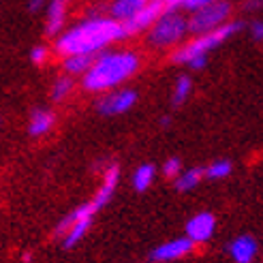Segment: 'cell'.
<instances>
[{
    "mask_svg": "<svg viewBox=\"0 0 263 263\" xmlns=\"http://www.w3.org/2000/svg\"><path fill=\"white\" fill-rule=\"evenodd\" d=\"M95 214H97V205L92 203V201H88V203H82V205H77L73 212H69L67 216H64L60 222H58V227H56V238H62L64 233L69 231V227L71 225H75L77 220H84V218H95Z\"/></svg>",
    "mask_w": 263,
    "mask_h": 263,
    "instance_id": "13",
    "label": "cell"
},
{
    "mask_svg": "<svg viewBox=\"0 0 263 263\" xmlns=\"http://www.w3.org/2000/svg\"><path fill=\"white\" fill-rule=\"evenodd\" d=\"M154 176H156L154 165H150V163L139 165V167L135 169V174H133V186H135V191H139V193L148 191L150 184L154 182Z\"/></svg>",
    "mask_w": 263,
    "mask_h": 263,
    "instance_id": "19",
    "label": "cell"
},
{
    "mask_svg": "<svg viewBox=\"0 0 263 263\" xmlns=\"http://www.w3.org/2000/svg\"><path fill=\"white\" fill-rule=\"evenodd\" d=\"M118 182H120V167H118L116 163H111V165L103 172L101 189L97 191L95 199H92V203L97 205V210H101L103 205L109 203V199L114 197V193H116V189H118Z\"/></svg>",
    "mask_w": 263,
    "mask_h": 263,
    "instance_id": "10",
    "label": "cell"
},
{
    "mask_svg": "<svg viewBox=\"0 0 263 263\" xmlns=\"http://www.w3.org/2000/svg\"><path fill=\"white\" fill-rule=\"evenodd\" d=\"M182 3L184 0H163V5H165L167 11H176L178 7H182Z\"/></svg>",
    "mask_w": 263,
    "mask_h": 263,
    "instance_id": "27",
    "label": "cell"
},
{
    "mask_svg": "<svg viewBox=\"0 0 263 263\" xmlns=\"http://www.w3.org/2000/svg\"><path fill=\"white\" fill-rule=\"evenodd\" d=\"M231 169L233 167L229 161H214L212 165H208L203 169V176H208L210 180H222V178H229Z\"/></svg>",
    "mask_w": 263,
    "mask_h": 263,
    "instance_id": "22",
    "label": "cell"
},
{
    "mask_svg": "<svg viewBox=\"0 0 263 263\" xmlns=\"http://www.w3.org/2000/svg\"><path fill=\"white\" fill-rule=\"evenodd\" d=\"M56 124V116L49 109H32L30 114V122H28V133L32 137H43L45 133H49L51 126Z\"/></svg>",
    "mask_w": 263,
    "mask_h": 263,
    "instance_id": "14",
    "label": "cell"
},
{
    "mask_svg": "<svg viewBox=\"0 0 263 263\" xmlns=\"http://www.w3.org/2000/svg\"><path fill=\"white\" fill-rule=\"evenodd\" d=\"M135 103H137V92L128 88H120V90H114L109 95H105L97 103V109L103 116H120V114H126Z\"/></svg>",
    "mask_w": 263,
    "mask_h": 263,
    "instance_id": "7",
    "label": "cell"
},
{
    "mask_svg": "<svg viewBox=\"0 0 263 263\" xmlns=\"http://www.w3.org/2000/svg\"><path fill=\"white\" fill-rule=\"evenodd\" d=\"M67 3H69V0H51V3H49V7H47V24H45L47 36H56L64 28Z\"/></svg>",
    "mask_w": 263,
    "mask_h": 263,
    "instance_id": "12",
    "label": "cell"
},
{
    "mask_svg": "<svg viewBox=\"0 0 263 263\" xmlns=\"http://www.w3.org/2000/svg\"><path fill=\"white\" fill-rule=\"evenodd\" d=\"M238 30H242V24L240 22H229V24H222L220 28L212 30V32H205V34H197V39H193L191 43L182 45L176 54L172 56L174 62L178 64H189L193 58H199V56H208L212 49H216L218 45H222L231 39Z\"/></svg>",
    "mask_w": 263,
    "mask_h": 263,
    "instance_id": "3",
    "label": "cell"
},
{
    "mask_svg": "<svg viewBox=\"0 0 263 263\" xmlns=\"http://www.w3.org/2000/svg\"><path fill=\"white\" fill-rule=\"evenodd\" d=\"M71 92H73V80H71V77H69V75L58 77L56 84L51 86V99H54L56 103H60V101L67 99Z\"/></svg>",
    "mask_w": 263,
    "mask_h": 263,
    "instance_id": "21",
    "label": "cell"
},
{
    "mask_svg": "<svg viewBox=\"0 0 263 263\" xmlns=\"http://www.w3.org/2000/svg\"><path fill=\"white\" fill-rule=\"evenodd\" d=\"M229 13H231V5L227 0H214L212 5L195 11L191 15V20H186L189 32H195V34L212 32V30L220 28L222 24H227Z\"/></svg>",
    "mask_w": 263,
    "mask_h": 263,
    "instance_id": "5",
    "label": "cell"
},
{
    "mask_svg": "<svg viewBox=\"0 0 263 263\" xmlns=\"http://www.w3.org/2000/svg\"><path fill=\"white\" fill-rule=\"evenodd\" d=\"M216 229V218L210 212H199L195 214L189 222H186V238L193 244H205L210 238L214 235Z\"/></svg>",
    "mask_w": 263,
    "mask_h": 263,
    "instance_id": "9",
    "label": "cell"
},
{
    "mask_svg": "<svg viewBox=\"0 0 263 263\" xmlns=\"http://www.w3.org/2000/svg\"><path fill=\"white\" fill-rule=\"evenodd\" d=\"M180 172H182V161H180V159L172 156V159H167V161H165V165H163V174H165V178L176 180V178L180 176Z\"/></svg>",
    "mask_w": 263,
    "mask_h": 263,
    "instance_id": "23",
    "label": "cell"
},
{
    "mask_svg": "<svg viewBox=\"0 0 263 263\" xmlns=\"http://www.w3.org/2000/svg\"><path fill=\"white\" fill-rule=\"evenodd\" d=\"M253 36L257 39V41H261V36H263V24L261 22H255L253 24Z\"/></svg>",
    "mask_w": 263,
    "mask_h": 263,
    "instance_id": "28",
    "label": "cell"
},
{
    "mask_svg": "<svg viewBox=\"0 0 263 263\" xmlns=\"http://www.w3.org/2000/svg\"><path fill=\"white\" fill-rule=\"evenodd\" d=\"M189 32V26H186V17L180 15L178 11H165L163 15L152 24L150 34H148V41L154 47H169V45H176L178 41H182Z\"/></svg>",
    "mask_w": 263,
    "mask_h": 263,
    "instance_id": "4",
    "label": "cell"
},
{
    "mask_svg": "<svg viewBox=\"0 0 263 263\" xmlns=\"http://www.w3.org/2000/svg\"><path fill=\"white\" fill-rule=\"evenodd\" d=\"M139 69V56L133 51H105L97 54L92 67L84 73V88L88 92H105L124 84Z\"/></svg>",
    "mask_w": 263,
    "mask_h": 263,
    "instance_id": "2",
    "label": "cell"
},
{
    "mask_svg": "<svg viewBox=\"0 0 263 263\" xmlns=\"http://www.w3.org/2000/svg\"><path fill=\"white\" fill-rule=\"evenodd\" d=\"M97 56L92 54H73V56H64V71L69 75H84Z\"/></svg>",
    "mask_w": 263,
    "mask_h": 263,
    "instance_id": "17",
    "label": "cell"
},
{
    "mask_svg": "<svg viewBox=\"0 0 263 263\" xmlns=\"http://www.w3.org/2000/svg\"><path fill=\"white\" fill-rule=\"evenodd\" d=\"M43 3H45V0H30V3H28V9H30V11H39V9L43 7Z\"/></svg>",
    "mask_w": 263,
    "mask_h": 263,
    "instance_id": "29",
    "label": "cell"
},
{
    "mask_svg": "<svg viewBox=\"0 0 263 263\" xmlns=\"http://www.w3.org/2000/svg\"><path fill=\"white\" fill-rule=\"evenodd\" d=\"M90 227H92V218L77 220L75 225H71L69 231L62 235V244H64V248H75L77 244H80V242L86 238V233L90 231Z\"/></svg>",
    "mask_w": 263,
    "mask_h": 263,
    "instance_id": "16",
    "label": "cell"
},
{
    "mask_svg": "<svg viewBox=\"0 0 263 263\" xmlns=\"http://www.w3.org/2000/svg\"><path fill=\"white\" fill-rule=\"evenodd\" d=\"M212 3H214V0H184V3H182V7L195 13V11H199V9L208 7V5H212Z\"/></svg>",
    "mask_w": 263,
    "mask_h": 263,
    "instance_id": "25",
    "label": "cell"
},
{
    "mask_svg": "<svg viewBox=\"0 0 263 263\" xmlns=\"http://www.w3.org/2000/svg\"><path fill=\"white\" fill-rule=\"evenodd\" d=\"M201 180H203V169L201 167H191V169H186V172H180V176L174 182H176V189L180 193H186V191H193Z\"/></svg>",
    "mask_w": 263,
    "mask_h": 263,
    "instance_id": "18",
    "label": "cell"
},
{
    "mask_svg": "<svg viewBox=\"0 0 263 263\" xmlns=\"http://www.w3.org/2000/svg\"><path fill=\"white\" fill-rule=\"evenodd\" d=\"M191 90H193L191 77L189 75H180L178 82H176V88H174V95H172V103L176 105V107H180V105L191 97Z\"/></svg>",
    "mask_w": 263,
    "mask_h": 263,
    "instance_id": "20",
    "label": "cell"
},
{
    "mask_svg": "<svg viewBox=\"0 0 263 263\" xmlns=\"http://www.w3.org/2000/svg\"><path fill=\"white\" fill-rule=\"evenodd\" d=\"M30 259H32L30 253H24V255H22V261H24V263H30Z\"/></svg>",
    "mask_w": 263,
    "mask_h": 263,
    "instance_id": "30",
    "label": "cell"
},
{
    "mask_svg": "<svg viewBox=\"0 0 263 263\" xmlns=\"http://www.w3.org/2000/svg\"><path fill=\"white\" fill-rule=\"evenodd\" d=\"M146 3H148V0H114V5L109 9L111 11V20L122 24L128 17H133Z\"/></svg>",
    "mask_w": 263,
    "mask_h": 263,
    "instance_id": "15",
    "label": "cell"
},
{
    "mask_svg": "<svg viewBox=\"0 0 263 263\" xmlns=\"http://www.w3.org/2000/svg\"><path fill=\"white\" fill-rule=\"evenodd\" d=\"M165 11L167 9L163 5V0H148V3L143 5L133 17H128L126 22H122L124 34L130 36V34H137V32H143V30H150L152 24L159 20Z\"/></svg>",
    "mask_w": 263,
    "mask_h": 263,
    "instance_id": "6",
    "label": "cell"
},
{
    "mask_svg": "<svg viewBox=\"0 0 263 263\" xmlns=\"http://www.w3.org/2000/svg\"><path fill=\"white\" fill-rule=\"evenodd\" d=\"M205 64H208V56H199V58H193V60L189 62V67H191L193 71H201Z\"/></svg>",
    "mask_w": 263,
    "mask_h": 263,
    "instance_id": "26",
    "label": "cell"
},
{
    "mask_svg": "<svg viewBox=\"0 0 263 263\" xmlns=\"http://www.w3.org/2000/svg\"><path fill=\"white\" fill-rule=\"evenodd\" d=\"M229 253L235 263H253L259 253V244L253 235H240L229 244Z\"/></svg>",
    "mask_w": 263,
    "mask_h": 263,
    "instance_id": "11",
    "label": "cell"
},
{
    "mask_svg": "<svg viewBox=\"0 0 263 263\" xmlns=\"http://www.w3.org/2000/svg\"><path fill=\"white\" fill-rule=\"evenodd\" d=\"M122 24L111 17H90L75 28L64 32L56 41V51L62 56L73 54H92L97 56L101 49L124 39Z\"/></svg>",
    "mask_w": 263,
    "mask_h": 263,
    "instance_id": "1",
    "label": "cell"
},
{
    "mask_svg": "<svg viewBox=\"0 0 263 263\" xmlns=\"http://www.w3.org/2000/svg\"><path fill=\"white\" fill-rule=\"evenodd\" d=\"M195 244L184 235V238H176V240H169L163 242L161 246H156L152 251V261H159V263H169V261H178L182 257H186L193 253Z\"/></svg>",
    "mask_w": 263,
    "mask_h": 263,
    "instance_id": "8",
    "label": "cell"
},
{
    "mask_svg": "<svg viewBox=\"0 0 263 263\" xmlns=\"http://www.w3.org/2000/svg\"><path fill=\"white\" fill-rule=\"evenodd\" d=\"M30 60H32L34 64H43V62L47 60V47L36 45V47L30 51Z\"/></svg>",
    "mask_w": 263,
    "mask_h": 263,
    "instance_id": "24",
    "label": "cell"
}]
</instances>
